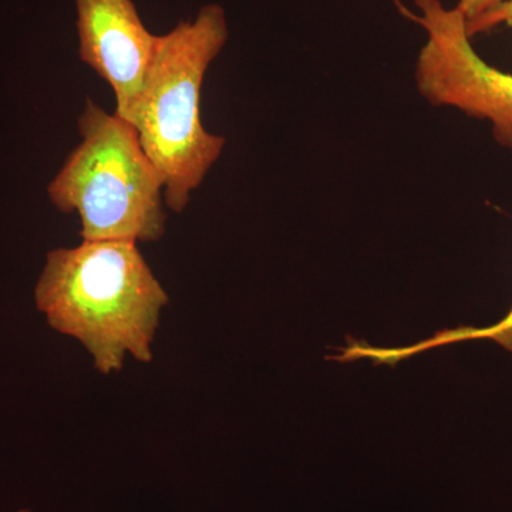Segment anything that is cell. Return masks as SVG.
Returning a JSON list of instances; mask_svg holds the SVG:
<instances>
[{
    "mask_svg": "<svg viewBox=\"0 0 512 512\" xmlns=\"http://www.w3.org/2000/svg\"><path fill=\"white\" fill-rule=\"evenodd\" d=\"M36 305L57 332L79 340L103 375L130 355L153 360L161 312L170 302L134 241H83L47 254Z\"/></svg>",
    "mask_w": 512,
    "mask_h": 512,
    "instance_id": "6da1fadb",
    "label": "cell"
},
{
    "mask_svg": "<svg viewBox=\"0 0 512 512\" xmlns=\"http://www.w3.org/2000/svg\"><path fill=\"white\" fill-rule=\"evenodd\" d=\"M228 35L224 9L207 5L194 20L158 36L131 121L141 147L163 175L165 205L174 212L185 210L227 143L202 126L200 101L205 74Z\"/></svg>",
    "mask_w": 512,
    "mask_h": 512,
    "instance_id": "7a4b0ae2",
    "label": "cell"
},
{
    "mask_svg": "<svg viewBox=\"0 0 512 512\" xmlns=\"http://www.w3.org/2000/svg\"><path fill=\"white\" fill-rule=\"evenodd\" d=\"M77 127L82 143L49 185L55 207L79 215L83 241H160L167 222L164 178L136 128L93 100Z\"/></svg>",
    "mask_w": 512,
    "mask_h": 512,
    "instance_id": "3957f363",
    "label": "cell"
},
{
    "mask_svg": "<svg viewBox=\"0 0 512 512\" xmlns=\"http://www.w3.org/2000/svg\"><path fill=\"white\" fill-rule=\"evenodd\" d=\"M400 15L426 32L416 64L417 90L433 106L454 107L490 121L495 141L512 150V74L485 62L471 45L467 20L441 0H414Z\"/></svg>",
    "mask_w": 512,
    "mask_h": 512,
    "instance_id": "277c9868",
    "label": "cell"
},
{
    "mask_svg": "<svg viewBox=\"0 0 512 512\" xmlns=\"http://www.w3.org/2000/svg\"><path fill=\"white\" fill-rule=\"evenodd\" d=\"M79 57L106 80L116 114L131 123L158 36L148 32L133 0H76Z\"/></svg>",
    "mask_w": 512,
    "mask_h": 512,
    "instance_id": "5b68a950",
    "label": "cell"
},
{
    "mask_svg": "<svg viewBox=\"0 0 512 512\" xmlns=\"http://www.w3.org/2000/svg\"><path fill=\"white\" fill-rule=\"evenodd\" d=\"M471 340H491L512 353V306L507 315L493 325L483 326V328L460 326V328L439 330L431 338L410 346L376 348L362 340L349 339V345L342 348V360L345 363H350L359 359H369L375 366H396L402 360L419 355V353L454 345V343L471 342Z\"/></svg>",
    "mask_w": 512,
    "mask_h": 512,
    "instance_id": "8992f818",
    "label": "cell"
},
{
    "mask_svg": "<svg viewBox=\"0 0 512 512\" xmlns=\"http://www.w3.org/2000/svg\"><path fill=\"white\" fill-rule=\"evenodd\" d=\"M504 25L512 26V0H505L501 5L485 12L484 15L467 22V32L470 37H474Z\"/></svg>",
    "mask_w": 512,
    "mask_h": 512,
    "instance_id": "52a82bcc",
    "label": "cell"
},
{
    "mask_svg": "<svg viewBox=\"0 0 512 512\" xmlns=\"http://www.w3.org/2000/svg\"><path fill=\"white\" fill-rule=\"evenodd\" d=\"M503 2L505 0H457L456 8L463 13L467 22H470Z\"/></svg>",
    "mask_w": 512,
    "mask_h": 512,
    "instance_id": "ba28073f",
    "label": "cell"
},
{
    "mask_svg": "<svg viewBox=\"0 0 512 512\" xmlns=\"http://www.w3.org/2000/svg\"><path fill=\"white\" fill-rule=\"evenodd\" d=\"M19 512H30L29 510H20Z\"/></svg>",
    "mask_w": 512,
    "mask_h": 512,
    "instance_id": "9c48e42d",
    "label": "cell"
}]
</instances>
